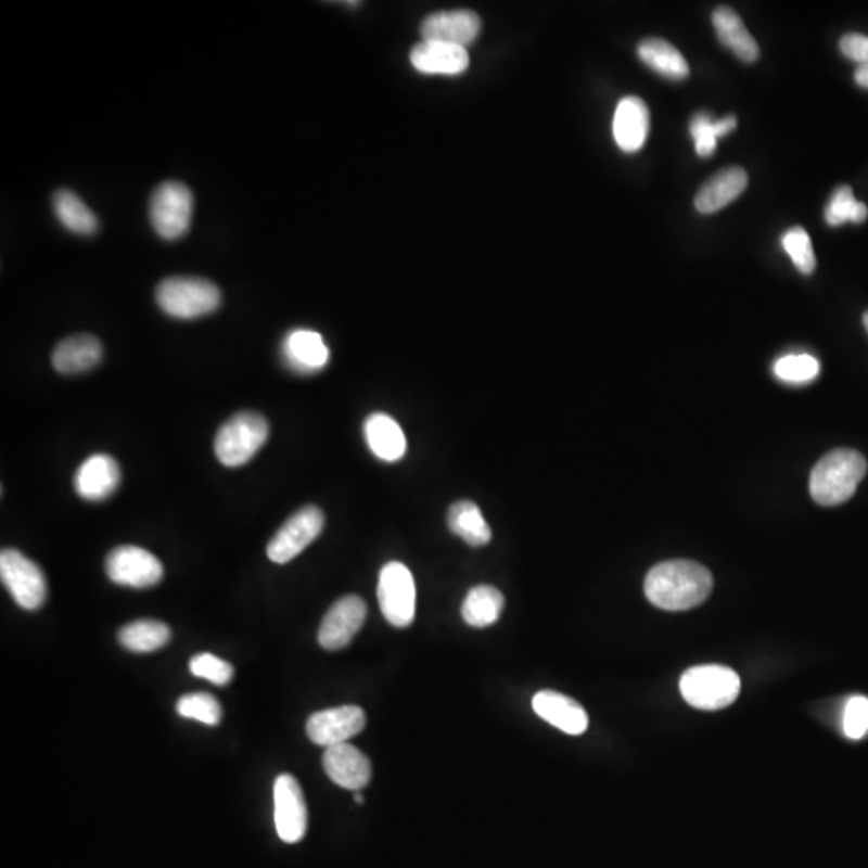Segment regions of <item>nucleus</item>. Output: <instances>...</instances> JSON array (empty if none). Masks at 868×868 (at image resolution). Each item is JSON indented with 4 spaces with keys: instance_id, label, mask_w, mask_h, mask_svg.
<instances>
[{
    "instance_id": "5701e85b",
    "label": "nucleus",
    "mask_w": 868,
    "mask_h": 868,
    "mask_svg": "<svg viewBox=\"0 0 868 868\" xmlns=\"http://www.w3.org/2000/svg\"><path fill=\"white\" fill-rule=\"evenodd\" d=\"M363 434L370 450L383 462H397L406 456V436L393 417L372 413L363 423Z\"/></svg>"
},
{
    "instance_id": "9d476101",
    "label": "nucleus",
    "mask_w": 868,
    "mask_h": 868,
    "mask_svg": "<svg viewBox=\"0 0 868 868\" xmlns=\"http://www.w3.org/2000/svg\"><path fill=\"white\" fill-rule=\"evenodd\" d=\"M106 574L119 586L146 589L163 579V564L149 550L136 546H122L106 557Z\"/></svg>"
},
{
    "instance_id": "0eeeda50",
    "label": "nucleus",
    "mask_w": 868,
    "mask_h": 868,
    "mask_svg": "<svg viewBox=\"0 0 868 868\" xmlns=\"http://www.w3.org/2000/svg\"><path fill=\"white\" fill-rule=\"evenodd\" d=\"M379 603L391 626L409 627L416 617V580L406 564L390 562L380 571Z\"/></svg>"
},
{
    "instance_id": "f03ea898",
    "label": "nucleus",
    "mask_w": 868,
    "mask_h": 868,
    "mask_svg": "<svg viewBox=\"0 0 868 868\" xmlns=\"http://www.w3.org/2000/svg\"><path fill=\"white\" fill-rule=\"evenodd\" d=\"M867 473V460L854 449H834L810 473V496L825 507L840 506L856 494Z\"/></svg>"
},
{
    "instance_id": "4be33fe9",
    "label": "nucleus",
    "mask_w": 868,
    "mask_h": 868,
    "mask_svg": "<svg viewBox=\"0 0 868 868\" xmlns=\"http://www.w3.org/2000/svg\"><path fill=\"white\" fill-rule=\"evenodd\" d=\"M103 357V347L93 335L69 336L55 346L52 354L53 369L63 375H76L99 366Z\"/></svg>"
},
{
    "instance_id": "dca6fc26",
    "label": "nucleus",
    "mask_w": 868,
    "mask_h": 868,
    "mask_svg": "<svg viewBox=\"0 0 868 868\" xmlns=\"http://www.w3.org/2000/svg\"><path fill=\"white\" fill-rule=\"evenodd\" d=\"M122 483V469L112 456L95 454L79 467L75 475V489L85 500L99 502L115 494Z\"/></svg>"
},
{
    "instance_id": "ea45409f",
    "label": "nucleus",
    "mask_w": 868,
    "mask_h": 868,
    "mask_svg": "<svg viewBox=\"0 0 868 868\" xmlns=\"http://www.w3.org/2000/svg\"><path fill=\"white\" fill-rule=\"evenodd\" d=\"M864 326H866V329H867V332H868V310H867L866 314H864Z\"/></svg>"
},
{
    "instance_id": "f257e3e1",
    "label": "nucleus",
    "mask_w": 868,
    "mask_h": 868,
    "mask_svg": "<svg viewBox=\"0 0 868 868\" xmlns=\"http://www.w3.org/2000/svg\"><path fill=\"white\" fill-rule=\"evenodd\" d=\"M713 590V576L703 564L671 560L651 567L646 579V596L654 607L686 611L701 605Z\"/></svg>"
},
{
    "instance_id": "4c0bfd02",
    "label": "nucleus",
    "mask_w": 868,
    "mask_h": 868,
    "mask_svg": "<svg viewBox=\"0 0 868 868\" xmlns=\"http://www.w3.org/2000/svg\"><path fill=\"white\" fill-rule=\"evenodd\" d=\"M854 79H856L857 86L868 89V63L867 65H859V68L854 73Z\"/></svg>"
},
{
    "instance_id": "b1692460",
    "label": "nucleus",
    "mask_w": 868,
    "mask_h": 868,
    "mask_svg": "<svg viewBox=\"0 0 868 868\" xmlns=\"http://www.w3.org/2000/svg\"><path fill=\"white\" fill-rule=\"evenodd\" d=\"M713 25L717 39L727 49L732 50L741 62L753 63L760 59V46L743 25L736 10L729 9V7H717L713 13Z\"/></svg>"
},
{
    "instance_id": "7ed1b4c3",
    "label": "nucleus",
    "mask_w": 868,
    "mask_h": 868,
    "mask_svg": "<svg viewBox=\"0 0 868 868\" xmlns=\"http://www.w3.org/2000/svg\"><path fill=\"white\" fill-rule=\"evenodd\" d=\"M156 303L174 319L192 320L215 312L222 295L202 277H169L156 289Z\"/></svg>"
},
{
    "instance_id": "e433bc0d",
    "label": "nucleus",
    "mask_w": 868,
    "mask_h": 868,
    "mask_svg": "<svg viewBox=\"0 0 868 868\" xmlns=\"http://www.w3.org/2000/svg\"><path fill=\"white\" fill-rule=\"evenodd\" d=\"M840 50L846 59L867 65L868 63V36L859 33H847L840 39Z\"/></svg>"
},
{
    "instance_id": "c85d7f7f",
    "label": "nucleus",
    "mask_w": 868,
    "mask_h": 868,
    "mask_svg": "<svg viewBox=\"0 0 868 868\" xmlns=\"http://www.w3.org/2000/svg\"><path fill=\"white\" fill-rule=\"evenodd\" d=\"M171 639V629L165 623L153 620L133 621L122 627L119 643L132 653H152L163 649Z\"/></svg>"
},
{
    "instance_id": "2eb2a0df",
    "label": "nucleus",
    "mask_w": 868,
    "mask_h": 868,
    "mask_svg": "<svg viewBox=\"0 0 868 868\" xmlns=\"http://www.w3.org/2000/svg\"><path fill=\"white\" fill-rule=\"evenodd\" d=\"M322 764L329 779L346 790H362L372 779L369 757L349 743L326 748Z\"/></svg>"
},
{
    "instance_id": "bb28decb",
    "label": "nucleus",
    "mask_w": 868,
    "mask_h": 868,
    "mask_svg": "<svg viewBox=\"0 0 868 868\" xmlns=\"http://www.w3.org/2000/svg\"><path fill=\"white\" fill-rule=\"evenodd\" d=\"M53 212L56 219L69 232L78 235H92L99 229V219L92 209L87 208L85 202L72 190L60 189L53 193Z\"/></svg>"
},
{
    "instance_id": "a211bd4d",
    "label": "nucleus",
    "mask_w": 868,
    "mask_h": 868,
    "mask_svg": "<svg viewBox=\"0 0 868 868\" xmlns=\"http://www.w3.org/2000/svg\"><path fill=\"white\" fill-rule=\"evenodd\" d=\"M282 357L293 372L310 375L327 367L330 350L320 333L296 329L283 340Z\"/></svg>"
},
{
    "instance_id": "cd10ccee",
    "label": "nucleus",
    "mask_w": 868,
    "mask_h": 868,
    "mask_svg": "<svg viewBox=\"0 0 868 868\" xmlns=\"http://www.w3.org/2000/svg\"><path fill=\"white\" fill-rule=\"evenodd\" d=\"M502 592L493 586H476L467 593L462 605V616L469 626L483 627L493 626L500 617L503 610Z\"/></svg>"
},
{
    "instance_id": "2f4dec72",
    "label": "nucleus",
    "mask_w": 868,
    "mask_h": 868,
    "mask_svg": "<svg viewBox=\"0 0 868 868\" xmlns=\"http://www.w3.org/2000/svg\"><path fill=\"white\" fill-rule=\"evenodd\" d=\"M774 373L781 382L804 385L820 375V362L810 354H788L774 363Z\"/></svg>"
},
{
    "instance_id": "473e14b6",
    "label": "nucleus",
    "mask_w": 868,
    "mask_h": 868,
    "mask_svg": "<svg viewBox=\"0 0 868 868\" xmlns=\"http://www.w3.org/2000/svg\"><path fill=\"white\" fill-rule=\"evenodd\" d=\"M179 716L199 720L206 726H217L222 717L219 701L209 693H189L179 698L176 704Z\"/></svg>"
},
{
    "instance_id": "c756f323",
    "label": "nucleus",
    "mask_w": 868,
    "mask_h": 868,
    "mask_svg": "<svg viewBox=\"0 0 868 868\" xmlns=\"http://www.w3.org/2000/svg\"><path fill=\"white\" fill-rule=\"evenodd\" d=\"M736 128V116H726L719 122H713L707 113H697L692 118V123H690V133H692L698 156L707 158V156L713 155L716 152L717 139L727 136Z\"/></svg>"
},
{
    "instance_id": "f3484780",
    "label": "nucleus",
    "mask_w": 868,
    "mask_h": 868,
    "mask_svg": "<svg viewBox=\"0 0 868 868\" xmlns=\"http://www.w3.org/2000/svg\"><path fill=\"white\" fill-rule=\"evenodd\" d=\"M533 710L540 719L567 736H583L589 727L586 710L573 698L553 690H542L534 694Z\"/></svg>"
},
{
    "instance_id": "423d86ee",
    "label": "nucleus",
    "mask_w": 868,
    "mask_h": 868,
    "mask_svg": "<svg viewBox=\"0 0 868 868\" xmlns=\"http://www.w3.org/2000/svg\"><path fill=\"white\" fill-rule=\"evenodd\" d=\"M193 215V195L180 182H165L156 187L150 200V220L162 239L179 240L189 232Z\"/></svg>"
},
{
    "instance_id": "f704fd0d",
    "label": "nucleus",
    "mask_w": 868,
    "mask_h": 868,
    "mask_svg": "<svg viewBox=\"0 0 868 868\" xmlns=\"http://www.w3.org/2000/svg\"><path fill=\"white\" fill-rule=\"evenodd\" d=\"M189 669L193 676L209 680L215 686H227L233 677L232 664L212 653L195 654L190 660Z\"/></svg>"
},
{
    "instance_id": "1a4fd4ad",
    "label": "nucleus",
    "mask_w": 868,
    "mask_h": 868,
    "mask_svg": "<svg viewBox=\"0 0 868 868\" xmlns=\"http://www.w3.org/2000/svg\"><path fill=\"white\" fill-rule=\"evenodd\" d=\"M326 516L316 506L299 509L290 516L267 546L270 562L285 564L299 556L322 533Z\"/></svg>"
},
{
    "instance_id": "39448f33",
    "label": "nucleus",
    "mask_w": 868,
    "mask_h": 868,
    "mask_svg": "<svg viewBox=\"0 0 868 868\" xmlns=\"http://www.w3.org/2000/svg\"><path fill=\"white\" fill-rule=\"evenodd\" d=\"M269 437V423L258 412H239L216 434L215 452L226 467L245 465Z\"/></svg>"
},
{
    "instance_id": "9b49d317",
    "label": "nucleus",
    "mask_w": 868,
    "mask_h": 868,
    "mask_svg": "<svg viewBox=\"0 0 868 868\" xmlns=\"http://www.w3.org/2000/svg\"><path fill=\"white\" fill-rule=\"evenodd\" d=\"M273 819L283 843H299L306 834V801L298 780L290 774H282L273 783Z\"/></svg>"
},
{
    "instance_id": "72a5a7b5",
    "label": "nucleus",
    "mask_w": 868,
    "mask_h": 868,
    "mask_svg": "<svg viewBox=\"0 0 868 868\" xmlns=\"http://www.w3.org/2000/svg\"><path fill=\"white\" fill-rule=\"evenodd\" d=\"M781 245L801 273L810 276L816 270V253H814L809 233L803 227L794 226L788 229L781 237Z\"/></svg>"
},
{
    "instance_id": "6ab92c4d",
    "label": "nucleus",
    "mask_w": 868,
    "mask_h": 868,
    "mask_svg": "<svg viewBox=\"0 0 868 868\" xmlns=\"http://www.w3.org/2000/svg\"><path fill=\"white\" fill-rule=\"evenodd\" d=\"M650 112L647 103L636 95L624 97L617 103L613 118V136L623 152L636 153L649 137Z\"/></svg>"
},
{
    "instance_id": "f8f14e48",
    "label": "nucleus",
    "mask_w": 868,
    "mask_h": 868,
    "mask_svg": "<svg viewBox=\"0 0 868 868\" xmlns=\"http://www.w3.org/2000/svg\"><path fill=\"white\" fill-rule=\"evenodd\" d=\"M366 724L367 716L362 707L346 704L312 714L307 719L306 733L317 746L330 748L359 736L366 729Z\"/></svg>"
},
{
    "instance_id": "412c9836",
    "label": "nucleus",
    "mask_w": 868,
    "mask_h": 868,
    "mask_svg": "<svg viewBox=\"0 0 868 868\" xmlns=\"http://www.w3.org/2000/svg\"><path fill=\"white\" fill-rule=\"evenodd\" d=\"M748 174L744 169L732 166L714 174L701 186L694 196V208L701 215H713L738 199L746 190Z\"/></svg>"
},
{
    "instance_id": "20e7f679",
    "label": "nucleus",
    "mask_w": 868,
    "mask_h": 868,
    "mask_svg": "<svg viewBox=\"0 0 868 868\" xmlns=\"http://www.w3.org/2000/svg\"><path fill=\"white\" fill-rule=\"evenodd\" d=\"M680 693L697 710L717 711L730 706L740 693L736 671L720 664L690 667L680 677Z\"/></svg>"
},
{
    "instance_id": "6e6552de",
    "label": "nucleus",
    "mask_w": 868,
    "mask_h": 868,
    "mask_svg": "<svg viewBox=\"0 0 868 868\" xmlns=\"http://www.w3.org/2000/svg\"><path fill=\"white\" fill-rule=\"evenodd\" d=\"M0 577L16 605L22 607L23 610H39L46 602L47 580L43 571L18 550H2Z\"/></svg>"
},
{
    "instance_id": "a878e982",
    "label": "nucleus",
    "mask_w": 868,
    "mask_h": 868,
    "mask_svg": "<svg viewBox=\"0 0 868 868\" xmlns=\"http://www.w3.org/2000/svg\"><path fill=\"white\" fill-rule=\"evenodd\" d=\"M447 524L456 536L462 537L472 547L486 546L493 537L489 524L484 520L480 507L470 500H459L450 507Z\"/></svg>"
},
{
    "instance_id": "7c9ffc66",
    "label": "nucleus",
    "mask_w": 868,
    "mask_h": 868,
    "mask_svg": "<svg viewBox=\"0 0 868 868\" xmlns=\"http://www.w3.org/2000/svg\"><path fill=\"white\" fill-rule=\"evenodd\" d=\"M867 217V206L857 202L850 186L838 187L825 208V220L831 227H840L846 222L863 224Z\"/></svg>"
},
{
    "instance_id": "c9c22d12",
    "label": "nucleus",
    "mask_w": 868,
    "mask_h": 868,
    "mask_svg": "<svg viewBox=\"0 0 868 868\" xmlns=\"http://www.w3.org/2000/svg\"><path fill=\"white\" fill-rule=\"evenodd\" d=\"M844 733L853 740H860L868 732V700L853 697L847 701L843 719Z\"/></svg>"
},
{
    "instance_id": "aec40b11",
    "label": "nucleus",
    "mask_w": 868,
    "mask_h": 868,
    "mask_svg": "<svg viewBox=\"0 0 868 868\" xmlns=\"http://www.w3.org/2000/svg\"><path fill=\"white\" fill-rule=\"evenodd\" d=\"M410 62L423 75L459 76L469 68L470 56L463 47L422 42L413 47Z\"/></svg>"
},
{
    "instance_id": "393cba45",
    "label": "nucleus",
    "mask_w": 868,
    "mask_h": 868,
    "mask_svg": "<svg viewBox=\"0 0 868 868\" xmlns=\"http://www.w3.org/2000/svg\"><path fill=\"white\" fill-rule=\"evenodd\" d=\"M637 53L649 68L671 81H684L690 75L689 63L682 53L664 39H643L637 47Z\"/></svg>"
},
{
    "instance_id": "4468645a",
    "label": "nucleus",
    "mask_w": 868,
    "mask_h": 868,
    "mask_svg": "<svg viewBox=\"0 0 868 868\" xmlns=\"http://www.w3.org/2000/svg\"><path fill=\"white\" fill-rule=\"evenodd\" d=\"M481 31V20L472 10H447L426 16L420 26L423 42L470 46Z\"/></svg>"
},
{
    "instance_id": "58836bf2",
    "label": "nucleus",
    "mask_w": 868,
    "mask_h": 868,
    "mask_svg": "<svg viewBox=\"0 0 868 868\" xmlns=\"http://www.w3.org/2000/svg\"><path fill=\"white\" fill-rule=\"evenodd\" d=\"M354 801H356L357 804H363L362 794H360V793L354 794Z\"/></svg>"
},
{
    "instance_id": "ddd939ff",
    "label": "nucleus",
    "mask_w": 868,
    "mask_h": 868,
    "mask_svg": "<svg viewBox=\"0 0 868 868\" xmlns=\"http://www.w3.org/2000/svg\"><path fill=\"white\" fill-rule=\"evenodd\" d=\"M366 617L367 605L360 597H343L327 611L320 624V647L330 651L345 649L366 623Z\"/></svg>"
}]
</instances>
